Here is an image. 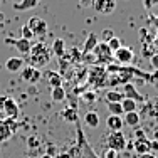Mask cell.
<instances>
[{"label":"cell","mask_w":158,"mask_h":158,"mask_svg":"<svg viewBox=\"0 0 158 158\" xmlns=\"http://www.w3.org/2000/svg\"><path fill=\"white\" fill-rule=\"evenodd\" d=\"M121 91L125 93V98L135 99L136 103H143V101H145V96L138 93V89L135 88V84H133V82H126V84L123 86V89H121Z\"/></svg>","instance_id":"7c38bea8"},{"label":"cell","mask_w":158,"mask_h":158,"mask_svg":"<svg viewBox=\"0 0 158 158\" xmlns=\"http://www.w3.org/2000/svg\"><path fill=\"white\" fill-rule=\"evenodd\" d=\"M106 145H108V148L116 150V152L119 153L126 148L128 143H126V138H125V135H123V131H111L106 136Z\"/></svg>","instance_id":"7a4b0ae2"},{"label":"cell","mask_w":158,"mask_h":158,"mask_svg":"<svg viewBox=\"0 0 158 158\" xmlns=\"http://www.w3.org/2000/svg\"><path fill=\"white\" fill-rule=\"evenodd\" d=\"M27 25L32 29L35 37H44L47 34V22L42 20L40 17H31L27 22Z\"/></svg>","instance_id":"8992f818"},{"label":"cell","mask_w":158,"mask_h":158,"mask_svg":"<svg viewBox=\"0 0 158 158\" xmlns=\"http://www.w3.org/2000/svg\"><path fill=\"white\" fill-rule=\"evenodd\" d=\"M150 64L153 66V69H155V71L158 69V52H155V54L150 57Z\"/></svg>","instance_id":"f1b7e54d"},{"label":"cell","mask_w":158,"mask_h":158,"mask_svg":"<svg viewBox=\"0 0 158 158\" xmlns=\"http://www.w3.org/2000/svg\"><path fill=\"white\" fill-rule=\"evenodd\" d=\"M2 110L5 111L7 118H14V119H17L19 118V113H20V110H19V104H17V101L14 99V98H3Z\"/></svg>","instance_id":"ba28073f"},{"label":"cell","mask_w":158,"mask_h":158,"mask_svg":"<svg viewBox=\"0 0 158 158\" xmlns=\"http://www.w3.org/2000/svg\"><path fill=\"white\" fill-rule=\"evenodd\" d=\"M40 158H54V156H52L51 153H46V155H42V156H40Z\"/></svg>","instance_id":"ab89813d"},{"label":"cell","mask_w":158,"mask_h":158,"mask_svg":"<svg viewBox=\"0 0 158 158\" xmlns=\"http://www.w3.org/2000/svg\"><path fill=\"white\" fill-rule=\"evenodd\" d=\"M51 96H52V101H54V103H62V101L66 99V91H64L62 86H59V88H52Z\"/></svg>","instance_id":"603a6c76"},{"label":"cell","mask_w":158,"mask_h":158,"mask_svg":"<svg viewBox=\"0 0 158 158\" xmlns=\"http://www.w3.org/2000/svg\"><path fill=\"white\" fill-rule=\"evenodd\" d=\"M5 42L7 44H12V46L15 47L20 54H24V56H27L29 52H31V47H32V42L29 39H24V37H20V39H9V37H7Z\"/></svg>","instance_id":"9c48e42d"},{"label":"cell","mask_w":158,"mask_h":158,"mask_svg":"<svg viewBox=\"0 0 158 158\" xmlns=\"http://www.w3.org/2000/svg\"><path fill=\"white\" fill-rule=\"evenodd\" d=\"M93 54H94V57H96V64H103V62L110 64L114 52L111 51L106 42H98V46L93 49Z\"/></svg>","instance_id":"3957f363"},{"label":"cell","mask_w":158,"mask_h":158,"mask_svg":"<svg viewBox=\"0 0 158 158\" xmlns=\"http://www.w3.org/2000/svg\"><path fill=\"white\" fill-rule=\"evenodd\" d=\"M52 52H54L59 59H62L64 56H66V42H64V39H56L54 40V44H52Z\"/></svg>","instance_id":"ffe728a7"},{"label":"cell","mask_w":158,"mask_h":158,"mask_svg":"<svg viewBox=\"0 0 158 158\" xmlns=\"http://www.w3.org/2000/svg\"><path fill=\"white\" fill-rule=\"evenodd\" d=\"M51 54H52V51L44 42H35V44H32L31 52L27 54L29 64H31L32 67L40 69V67H44V66L49 64V61H51Z\"/></svg>","instance_id":"6da1fadb"},{"label":"cell","mask_w":158,"mask_h":158,"mask_svg":"<svg viewBox=\"0 0 158 158\" xmlns=\"http://www.w3.org/2000/svg\"><path fill=\"white\" fill-rule=\"evenodd\" d=\"M5 67L9 73H19L24 67V59L22 57H9L5 61Z\"/></svg>","instance_id":"5bb4252c"},{"label":"cell","mask_w":158,"mask_h":158,"mask_svg":"<svg viewBox=\"0 0 158 158\" xmlns=\"http://www.w3.org/2000/svg\"><path fill=\"white\" fill-rule=\"evenodd\" d=\"M108 111H110L111 114H116V116H123V114H125L121 103H108Z\"/></svg>","instance_id":"d4e9b609"},{"label":"cell","mask_w":158,"mask_h":158,"mask_svg":"<svg viewBox=\"0 0 158 158\" xmlns=\"http://www.w3.org/2000/svg\"><path fill=\"white\" fill-rule=\"evenodd\" d=\"M113 35H114V34H113V31H110V29L103 31V39H104V42H108V40H110Z\"/></svg>","instance_id":"1f68e13d"},{"label":"cell","mask_w":158,"mask_h":158,"mask_svg":"<svg viewBox=\"0 0 158 158\" xmlns=\"http://www.w3.org/2000/svg\"><path fill=\"white\" fill-rule=\"evenodd\" d=\"M22 79L27 82H31V84H35V82L40 81V77H42V73H40V69H37V67H32V66H24L22 67Z\"/></svg>","instance_id":"52a82bcc"},{"label":"cell","mask_w":158,"mask_h":158,"mask_svg":"<svg viewBox=\"0 0 158 158\" xmlns=\"http://www.w3.org/2000/svg\"><path fill=\"white\" fill-rule=\"evenodd\" d=\"M106 126L110 128V131H121L125 126L123 116H116V114H110V118L106 119Z\"/></svg>","instance_id":"4fadbf2b"},{"label":"cell","mask_w":158,"mask_h":158,"mask_svg":"<svg viewBox=\"0 0 158 158\" xmlns=\"http://www.w3.org/2000/svg\"><path fill=\"white\" fill-rule=\"evenodd\" d=\"M98 46V35L96 34H89L88 39L84 40V47H82V52H93V49Z\"/></svg>","instance_id":"44dd1931"},{"label":"cell","mask_w":158,"mask_h":158,"mask_svg":"<svg viewBox=\"0 0 158 158\" xmlns=\"http://www.w3.org/2000/svg\"><path fill=\"white\" fill-rule=\"evenodd\" d=\"M104 98H106L108 103H121L125 99V93L121 89H110V91H106Z\"/></svg>","instance_id":"9a60e30c"},{"label":"cell","mask_w":158,"mask_h":158,"mask_svg":"<svg viewBox=\"0 0 158 158\" xmlns=\"http://www.w3.org/2000/svg\"><path fill=\"white\" fill-rule=\"evenodd\" d=\"M156 138H158V131H155V140H156Z\"/></svg>","instance_id":"60d3db41"},{"label":"cell","mask_w":158,"mask_h":158,"mask_svg":"<svg viewBox=\"0 0 158 158\" xmlns=\"http://www.w3.org/2000/svg\"><path fill=\"white\" fill-rule=\"evenodd\" d=\"M61 116H62L64 121H67V123H77V119H79L77 110H76V108H73V106L62 110V111H61Z\"/></svg>","instance_id":"e0dca14e"},{"label":"cell","mask_w":158,"mask_h":158,"mask_svg":"<svg viewBox=\"0 0 158 158\" xmlns=\"http://www.w3.org/2000/svg\"><path fill=\"white\" fill-rule=\"evenodd\" d=\"M113 57L116 59L119 64H130L131 61H133V57H135V54H133V49H130V47H119L118 51L113 54Z\"/></svg>","instance_id":"30bf717a"},{"label":"cell","mask_w":158,"mask_h":158,"mask_svg":"<svg viewBox=\"0 0 158 158\" xmlns=\"http://www.w3.org/2000/svg\"><path fill=\"white\" fill-rule=\"evenodd\" d=\"M29 145H37V140H35V138H31V140H29Z\"/></svg>","instance_id":"f35d334b"},{"label":"cell","mask_w":158,"mask_h":158,"mask_svg":"<svg viewBox=\"0 0 158 158\" xmlns=\"http://www.w3.org/2000/svg\"><path fill=\"white\" fill-rule=\"evenodd\" d=\"M148 79H152V82H153V84H155L156 88H158V69H156L153 74H150V77H148Z\"/></svg>","instance_id":"d6a6232c"},{"label":"cell","mask_w":158,"mask_h":158,"mask_svg":"<svg viewBox=\"0 0 158 158\" xmlns=\"http://www.w3.org/2000/svg\"><path fill=\"white\" fill-rule=\"evenodd\" d=\"M15 128H17V121H15L14 118H5V119H0V141L9 140V138L14 135Z\"/></svg>","instance_id":"277c9868"},{"label":"cell","mask_w":158,"mask_h":158,"mask_svg":"<svg viewBox=\"0 0 158 158\" xmlns=\"http://www.w3.org/2000/svg\"><path fill=\"white\" fill-rule=\"evenodd\" d=\"M143 136H145V133H143L141 130H138L136 131V138H143Z\"/></svg>","instance_id":"74e56055"},{"label":"cell","mask_w":158,"mask_h":158,"mask_svg":"<svg viewBox=\"0 0 158 158\" xmlns=\"http://www.w3.org/2000/svg\"><path fill=\"white\" fill-rule=\"evenodd\" d=\"M104 158H118V152H116V150L108 148L106 153H104Z\"/></svg>","instance_id":"4dcf8cb0"},{"label":"cell","mask_w":158,"mask_h":158,"mask_svg":"<svg viewBox=\"0 0 158 158\" xmlns=\"http://www.w3.org/2000/svg\"><path fill=\"white\" fill-rule=\"evenodd\" d=\"M82 99H84V101H94L96 99V94L93 91H88V93H84V94H82Z\"/></svg>","instance_id":"f546056e"},{"label":"cell","mask_w":158,"mask_h":158,"mask_svg":"<svg viewBox=\"0 0 158 158\" xmlns=\"http://www.w3.org/2000/svg\"><path fill=\"white\" fill-rule=\"evenodd\" d=\"M57 158H73V155H71V153H61Z\"/></svg>","instance_id":"d590c367"},{"label":"cell","mask_w":158,"mask_h":158,"mask_svg":"<svg viewBox=\"0 0 158 158\" xmlns=\"http://www.w3.org/2000/svg\"><path fill=\"white\" fill-rule=\"evenodd\" d=\"M22 37H24V39H29V40L35 37V35H34V32H32V29L29 27L27 24H25L24 27H22Z\"/></svg>","instance_id":"4316f807"},{"label":"cell","mask_w":158,"mask_h":158,"mask_svg":"<svg viewBox=\"0 0 158 158\" xmlns=\"http://www.w3.org/2000/svg\"><path fill=\"white\" fill-rule=\"evenodd\" d=\"M39 3V0H22L19 3H14L15 10H29V9H35V5Z\"/></svg>","instance_id":"7402d4cb"},{"label":"cell","mask_w":158,"mask_h":158,"mask_svg":"<svg viewBox=\"0 0 158 158\" xmlns=\"http://www.w3.org/2000/svg\"><path fill=\"white\" fill-rule=\"evenodd\" d=\"M84 125L89 128H98L99 126V114L96 111H88L84 114Z\"/></svg>","instance_id":"d6986e66"},{"label":"cell","mask_w":158,"mask_h":158,"mask_svg":"<svg viewBox=\"0 0 158 158\" xmlns=\"http://www.w3.org/2000/svg\"><path fill=\"white\" fill-rule=\"evenodd\" d=\"M93 9L101 15H110L116 9V0H93Z\"/></svg>","instance_id":"5b68a950"},{"label":"cell","mask_w":158,"mask_h":158,"mask_svg":"<svg viewBox=\"0 0 158 158\" xmlns=\"http://www.w3.org/2000/svg\"><path fill=\"white\" fill-rule=\"evenodd\" d=\"M140 158H156L153 153H145V155H140Z\"/></svg>","instance_id":"e575fe53"},{"label":"cell","mask_w":158,"mask_h":158,"mask_svg":"<svg viewBox=\"0 0 158 158\" xmlns=\"http://www.w3.org/2000/svg\"><path fill=\"white\" fill-rule=\"evenodd\" d=\"M121 106H123V111L125 113H131V111L138 110V103L135 99H130V98H125V99L121 101Z\"/></svg>","instance_id":"cb8c5ba5"},{"label":"cell","mask_w":158,"mask_h":158,"mask_svg":"<svg viewBox=\"0 0 158 158\" xmlns=\"http://www.w3.org/2000/svg\"><path fill=\"white\" fill-rule=\"evenodd\" d=\"M46 79H47V84L51 86V88H59V86H62V76L59 73H56V71L46 73Z\"/></svg>","instance_id":"2e32d148"},{"label":"cell","mask_w":158,"mask_h":158,"mask_svg":"<svg viewBox=\"0 0 158 158\" xmlns=\"http://www.w3.org/2000/svg\"><path fill=\"white\" fill-rule=\"evenodd\" d=\"M123 121H125V125L128 126H138L141 121L140 114H138V111H131V113H125L123 114Z\"/></svg>","instance_id":"ac0fdd59"},{"label":"cell","mask_w":158,"mask_h":158,"mask_svg":"<svg viewBox=\"0 0 158 158\" xmlns=\"http://www.w3.org/2000/svg\"><path fill=\"white\" fill-rule=\"evenodd\" d=\"M153 150H158V141L155 140V141H152V152Z\"/></svg>","instance_id":"8d00e7d4"},{"label":"cell","mask_w":158,"mask_h":158,"mask_svg":"<svg viewBox=\"0 0 158 158\" xmlns=\"http://www.w3.org/2000/svg\"><path fill=\"white\" fill-rule=\"evenodd\" d=\"M106 44L110 46V49H111L113 52H116L119 47H121V39H119V37H116V35H113V37H111L110 40H108Z\"/></svg>","instance_id":"484cf974"},{"label":"cell","mask_w":158,"mask_h":158,"mask_svg":"<svg viewBox=\"0 0 158 158\" xmlns=\"http://www.w3.org/2000/svg\"><path fill=\"white\" fill-rule=\"evenodd\" d=\"M133 150L138 153V155H145V153H152V141L146 136L143 138H136L133 143Z\"/></svg>","instance_id":"8fae6325"},{"label":"cell","mask_w":158,"mask_h":158,"mask_svg":"<svg viewBox=\"0 0 158 158\" xmlns=\"http://www.w3.org/2000/svg\"><path fill=\"white\" fill-rule=\"evenodd\" d=\"M143 3H145V7L146 9H152L155 3H158V0H143Z\"/></svg>","instance_id":"836d02e7"},{"label":"cell","mask_w":158,"mask_h":158,"mask_svg":"<svg viewBox=\"0 0 158 158\" xmlns=\"http://www.w3.org/2000/svg\"><path fill=\"white\" fill-rule=\"evenodd\" d=\"M148 114L158 119V101H153V103L148 106Z\"/></svg>","instance_id":"83f0119b"}]
</instances>
